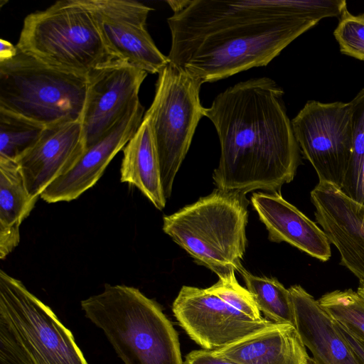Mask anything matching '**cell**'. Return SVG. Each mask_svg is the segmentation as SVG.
<instances>
[{
	"instance_id": "obj_21",
	"label": "cell",
	"mask_w": 364,
	"mask_h": 364,
	"mask_svg": "<svg viewBox=\"0 0 364 364\" xmlns=\"http://www.w3.org/2000/svg\"><path fill=\"white\" fill-rule=\"evenodd\" d=\"M257 306L267 319L273 323L294 325V310L289 289L276 278L258 277L243 269L240 273Z\"/></svg>"
},
{
	"instance_id": "obj_31",
	"label": "cell",
	"mask_w": 364,
	"mask_h": 364,
	"mask_svg": "<svg viewBox=\"0 0 364 364\" xmlns=\"http://www.w3.org/2000/svg\"><path fill=\"white\" fill-rule=\"evenodd\" d=\"M166 3L169 5L173 13L179 12L189 3V0H172L166 1Z\"/></svg>"
},
{
	"instance_id": "obj_23",
	"label": "cell",
	"mask_w": 364,
	"mask_h": 364,
	"mask_svg": "<svg viewBox=\"0 0 364 364\" xmlns=\"http://www.w3.org/2000/svg\"><path fill=\"white\" fill-rule=\"evenodd\" d=\"M318 301L337 322L364 343V300L356 291L334 290Z\"/></svg>"
},
{
	"instance_id": "obj_29",
	"label": "cell",
	"mask_w": 364,
	"mask_h": 364,
	"mask_svg": "<svg viewBox=\"0 0 364 364\" xmlns=\"http://www.w3.org/2000/svg\"><path fill=\"white\" fill-rule=\"evenodd\" d=\"M337 322V321H336ZM338 326L350 346L358 364H364V343L357 338L346 328L337 322Z\"/></svg>"
},
{
	"instance_id": "obj_7",
	"label": "cell",
	"mask_w": 364,
	"mask_h": 364,
	"mask_svg": "<svg viewBox=\"0 0 364 364\" xmlns=\"http://www.w3.org/2000/svg\"><path fill=\"white\" fill-rule=\"evenodd\" d=\"M200 85L169 63L159 73L154 100L146 111L159 157L166 198L171 196L176 175L190 148L204 108Z\"/></svg>"
},
{
	"instance_id": "obj_2",
	"label": "cell",
	"mask_w": 364,
	"mask_h": 364,
	"mask_svg": "<svg viewBox=\"0 0 364 364\" xmlns=\"http://www.w3.org/2000/svg\"><path fill=\"white\" fill-rule=\"evenodd\" d=\"M284 90L267 77L240 82L220 92L204 117L215 127L220 157L217 188L246 195L280 191L300 164V148L283 100Z\"/></svg>"
},
{
	"instance_id": "obj_27",
	"label": "cell",
	"mask_w": 364,
	"mask_h": 364,
	"mask_svg": "<svg viewBox=\"0 0 364 364\" xmlns=\"http://www.w3.org/2000/svg\"><path fill=\"white\" fill-rule=\"evenodd\" d=\"M0 364H30L23 347L2 315H0Z\"/></svg>"
},
{
	"instance_id": "obj_14",
	"label": "cell",
	"mask_w": 364,
	"mask_h": 364,
	"mask_svg": "<svg viewBox=\"0 0 364 364\" xmlns=\"http://www.w3.org/2000/svg\"><path fill=\"white\" fill-rule=\"evenodd\" d=\"M144 116V108L139 100L102 138L85 149L71 170L53 182L40 197L48 203L69 202L92 188L135 134Z\"/></svg>"
},
{
	"instance_id": "obj_26",
	"label": "cell",
	"mask_w": 364,
	"mask_h": 364,
	"mask_svg": "<svg viewBox=\"0 0 364 364\" xmlns=\"http://www.w3.org/2000/svg\"><path fill=\"white\" fill-rule=\"evenodd\" d=\"M333 36L341 53L364 61V14L353 15L348 9L344 11Z\"/></svg>"
},
{
	"instance_id": "obj_22",
	"label": "cell",
	"mask_w": 364,
	"mask_h": 364,
	"mask_svg": "<svg viewBox=\"0 0 364 364\" xmlns=\"http://www.w3.org/2000/svg\"><path fill=\"white\" fill-rule=\"evenodd\" d=\"M45 127L0 109V156L16 161L37 142Z\"/></svg>"
},
{
	"instance_id": "obj_16",
	"label": "cell",
	"mask_w": 364,
	"mask_h": 364,
	"mask_svg": "<svg viewBox=\"0 0 364 364\" xmlns=\"http://www.w3.org/2000/svg\"><path fill=\"white\" fill-rule=\"evenodd\" d=\"M251 202L272 242H285L321 262L331 256L323 230L277 192L254 193Z\"/></svg>"
},
{
	"instance_id": "obj_13",
	"label": "cell",
	"mask_w": 364,
	"mask_h": 364,
	"mask_svg": "<svg viewBox=\"0 0 364 364\" xmlns=\"http://www.w3.org/2000/svg\"><path fill=\"white\" fill-rule=\"evenodd\" d=\"M311 200L316 223L338 250L341 264L364 283V205L327 181H318Z\"/></svg>"
},
{
	"instance_id": "obj_1",
	"label": "cell",
	"mask_w": 364,
	"mask_h": 364,
	"mask_svg": "<svg viewBox=\"0 0 364 364\" xmlns=\"http://www.w3.org/2000/svg\"><path fill=\"white\" fill-rule=\"evenodd\" d=\"M343 0H189L167 23L170 63L200 85L265 66Z\"/></svg>"
},
{
	"instance_id": "obj_25",
	"label": "cell",
	"mask_w": 364,
	"mask_h": 364,
	"mask_svg": "<svg viewBox=\"0 0 364 364\" xmlns=\"http://www.w3.org/2000/svg\"><path fill=\"white\" fill-rule=\"evenodd\" d=\"M206 289L245 316L255 320L263 318L252 294L238 283L235 272L219 277Z\"/></svg>"
},
{
	"instance_id": "obj_32",
	"label": "cell",
	"mask_w": 364,
	"mask_h": 364,
	"mask_svg": "<svg viewBox=\"0 0 364 364\" xmlns=\"http://www.w3.org/2000/svg\"><path fill=\"white\" fill-rule=\"evenodd\" d=\"M361 193H362V204L364 205V160L362 168V176H361Z\"/></svg>"
},
{
	"instance_id": "obj_18",
	"label": "cell",
	"mask_w": 364,
	"mask_h": 364,
	"mask_svg": "<svg viewBox=\"0 0 364 364\" xmlns=\"http://www.w3.org/2000/svg\"><path fill=\"white\" fill-rule=\"evenodd\" d=\"M211 351L238 364H306L309 357L295 326L288 323H272Z\"/></svg>"
},
{
	"instance_id": "obj_12",
	"label": "cell",
	"mask_w": 364,
	"mask_h": 364,
	"mask_svg": "<svg viewBox=\"0 0 364 364\" xmlns=\"http://www.w3.org/2000/svg\"><path fill=\"white\" fill-rule=\"evenodd\" d=\"M148 73L117 58L97 66L87 75L81 116L86 149L102 138L135 102Z\"/></svg>"
},
{
	"instance_id": "obj_11",
	"label": "cell",
	"mask_w": 364,
	"mask_h": 364,
	"mask_svg": "<svg viewBox=\"0 0 364 364\" xmlns=\"http://www.w3.org/2000/svg\"><path fill=\"white\" fill-rule=\"evenodd\" d=\"M172 311L189 337L208 350L232 344L273 323L252 319L206 289L190 286L182 287Z\"/></svg>"
},
{
	"instance_id": "obj_28",
	"label": "cell",
	"mask_w": 364,
	"mask_h": 364,
	"mask_svg": "<svg viewBox=\"0 0 364 364\" xmlns=\"http://www.w3.org/2000/svg\"><path fill=\"white\" fill-rule=\"evenodd\" d=\"M184 364H238L227 358L217 356L211 350H195L186 355Z\"/></svg>"
},
{
	"instance_id": "obj_15",
	"label": "cell",
	"mask_w": 364,
	"mask_h": 364,
	"mask_svg": "<svg viewBox=\"0 0 364 364\" xmlns=\"http://www.w3.org/2000/svg\"><path fill=\"white\" fill-rule=\"evenodd\" d=\"M85 149L80 119L46 127L37 142L16 161L29 194L38 198L72 169Z\"/></svg>"
},
{
	"instance_id": "obj_24",
	"label": "cell",
	"mask_w": 364,
	"mask_h": 364,
	"mask_svg": "<svg viewBox=\"0 0 364 364\" xmlns=\"http://www.w3.org/2000/svg\"><path fill=\"white\" fill-rule=\"evenodd\" d=\"M353 108V151L341 191L362 204L361 176L364 160V88L350 101Z\"/></svg>"
},
{
	"instance_id": "obj_30",
	"label": "cell",
	"mask_w": 364,
	"mask_h": 364,
	"mask_svg": "<svg viewBox=\"0 0 364 364\" xmlns=\"http://www.w3.org/2000/svg\"><path fill=\"white\" fill-rule=\"evenodd\" d=\"M18 48L16 46H14L9 41L0 40V61L6 60L13 58L16 55Z\"/></svg>"
},
{
	"instance_id": "obj_4",
	"label": "cell",
	"mask_w": 364,
	"mask_h": 364,
	"mask_svg": "<svg viewBox=\"0 0 364 364\" xmlns=\"http://www.w3.org/2000/svg\"><path fill=\"white\" fill-rule=\"evenodd\" d=\"M247 205L245 195L216 188L164 216L163 230L218 277L240 273L247 244Z\"/></svg>"
},
{
	"instance_id": "obj_19",
	"label": "cell",
	"mask_w": 364,
	"mask_h": 364,
	"mask_svg": "<svg viewBox=\"0 0 364 364\" xmlns=\"http://www.w3.org/2000/svg\"><path fill=\"white\" fill-rule=\"evenodd\" d=\"M121 182L136 186L159 210L166 205L159 157L150 119L144 114L139 127L122 149Z\"/></svg>"
},
{
	"instance_id": "obj_5",
	"label": "cell",
	"mask_w": 364,
	"mask_h": 364,
	"mask_svg": "<svg viewBox=\"0 0 364 364\" xmlns=\"http://www.w3.org/2000/svg\"><path fill=\"white\" fill-rule=\"evenodd\" d=\"M16 46L47 65L84 76L114 58L85 0H60L28 14Z\"/></svg>"
},
{
	"instance_id": "obj_20",
	"label": "cell",
	"mask_w": 364,
	"mask_h": 364,
	"mask_svg": "<svg viewBox=\"0 0 364 364\" xmlns=\"http://www.w3.org/2000/svg\"><path fill=\"white\" fill-rule=\"evenodd\" d=\"M37 200L29 194L18 163L0 156L1 259L18 246L20 225L30 215Z\"/></svg>"
},
{
	"instance_id": "obj_6",
	"label": "cell",
	"mask_w": 364,
	"mask_h": 364,
	"mask_svg": "<svg viewBox=\"0 0 364 364\" xmlns=\"http://www.w3.org/2000/svg\"><path fill=\"white\" fill-rule=\"evenodd\" d=\"M87 76L47 65L18 49L0 61V109L43 127L81 119Z\"/></svg>"
},
{
	"instance_id": "obj_8",
	"label": "cell",
	"mask_w": 364,
	"mask_h": 364,
	"mask_svg": "<svg viewBox=\"0 0 364 364\" xmlns=\"http://www.w3.org/2000/svg\"><path fill=\"white\" fill-rule=\"evenodd\" d=\"M0 315L30 364H87L69 329L18 279L0 271Z\"/></svg>"
},
{
	"instance_id": "obj_17",
	"label": "cell",
	"mask_w": 364,
	"mask_h": 364,
	"mask_svg": "<svg viewBox=\"0 0 364 364\" xmlns=\"http://www.w3.org/2000/svg\"><path fill=\"white\" fill-rule=\"evenodd\" d=\"M294 326L317 364H358L336 321L300 285L289 288Z\"/></svg>"
},
{
	"instance_id": "obj_34",
	"label": "cell",
	"mask_w": 364,
	"mask_h": 364,
	"mask_svg": "<svg viewBox=\"0 0 364 364\" xmlns=\"http://www.w3.org/2000/svg\"><path fill=\"white\" fill-rule=\"evenodd\" d=\"M306 364H317L316 362L314 360V359L311 357H309Z\"/></svg>"
},
{
	"instance_id": "obj_3",
	"label": "cell",
	"mask_w": 364,
	"mask_h": 364,
	"mask_svg": "<svg viewBox=\"0 0 364 364\" xmlns=\"http://www.w3.org/2000/svg\"><path fill=\"white\" fill-rule=\"evenodd\" d=\"M81 308L124 364H184L177 331L161 306L138 289L107 284Z\"/></svg>"
},
{
	"instance_id": "obj_9",
	"label": "cell",
	"mask_w": 364,
	"mask_h": 364,
	"mask_svg": "<svg viewBox=\"0 0 364 364\" xmlns=\"http://www.w3.org/2000/svg\"><path fill=\"white\" fill-rule=\"evenodd\" d=\"M304 157L318 178L341 188L353 151L350 102L308 101L291 120Z\"/></svg>"
},
{
	"instance_id": "obj_10",
	"label": "cell",
	"mask_w": 364,
	"mask_h": 364,
	"mask_svg": "<svg viewBox=\"0 0 364 364\" xmlns=\"http://www.w3.org/2000/svg\"><path fill=\"white\" fill-rule=\"evenodd\" d=\"M110 55L147 73H159L169 63L146 29L152 10L133 0H85Z\"/></svg>"
},
{
	"instance_id": "obj_33",
	"label": "cell",
	"mask_w": 364,
	"mask_h": 364,
	"mask_svg": "<svg viewBox=\"0 0 364 364\" xmlns=\"http://www.w3.org/2000/svg\"><path fill=\"white\" fill-rule=\"evenodd\" d=\"M358 294L363 298L364 300V283L359 282V285L357 289Z\"/></svg>"
}]
</instances>
